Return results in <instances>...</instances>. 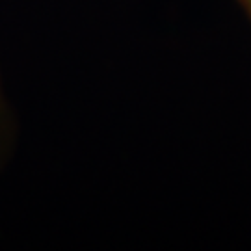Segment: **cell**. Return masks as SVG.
Returning <instances> with one entry per match:
<instances>
[{
  "instance_id": "obj_1",
  "label": "cell",
  "mask_w": 251,
  "mask_h": 251,
  "mask_svg": "<svg viewBox=\"0 0 251 251\" xmlns=\"http://www.w3.org/2000/svg\"><path fill=\"white\" fill-rule=\"evenodd\" d=\"M2 125H4V108H2V100H0V132H2Z\"/></svg>"
},
{
  "instance_id": "obj_2",
  "label": "cell",
  "mask_w": 251,
  "mask_h": 251,
  "mask_svg": "<svg viewBox=\"0 0 251 251\" xmlns=\"http://www.w3.org/2000/svg\"><path fill=\"white\" fill-rule=\"evenodd\" d=\"M250 2H251V0H250Z\"/></svg>"
}]
</instances>
